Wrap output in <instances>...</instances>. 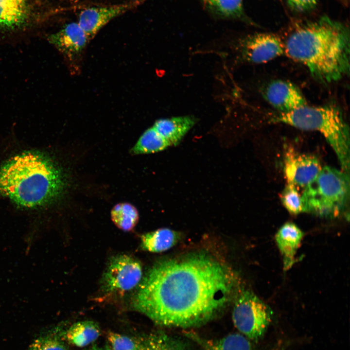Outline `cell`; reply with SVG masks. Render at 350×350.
<instances>
[{"label": "cell", "mask_w": 350, "mask_h": 350, "mask_svg": "<svg viewBox=\"0 0 350 350\" xmlns=\"http://www.w3.org/2000/svg\"><path fill=\"white\" fill-rule=\"evenodd\" d=\"M170 146L152 127L141 135L130 152L133 155L153 153L164 150Z\"/></svg>", "instance_id": "obj_20"}, {"label": "cell", "mask_w": 350, "mask_h": 350, "mask_svg": "<svg viewBox=\"0 0 350 350\" xmlns=\"http://www.w3.org/2000/svg\"><path fill=\"white\" fill-rule=\"evenodd\" d=\"M265 100L279 114L290 112L307 105L299 89L293 83L284 80H275L269 83L263 92Z\"/></svg>", "instance_id": "obj_11"}, {"label": "cell", "mask_w": 350, "mask_h": 350, "mask_svg": "<svg viewBox=\"0 0 350 350\" xmlns=\"http://www.w3.org/2000/svg\"><path fill=\"white\" fill-rule=\"evenodd\" d=\"M196 122L197 119L193 116H178L159 119L152 127L171 146H175Z\"/></svg>", "instance_id": "obj_15"}, {"label": "cell", "mask_w": 350, "mask_h": 350, "mask_svg": "<svg viewBox=\"0 0 350 350\" xmlns=\"http://www.w3.org/2000/svg\"><path fill=\"white\" fill-rule=\"evenodd\" d=\"M317 0H288L289 5L297 11H305L315 7Z\"/></svg>", "instance_id": "obj_26"}, {"label": "cell", "mask_w": 350, "mask_h": 350, "mask_svg": "<svg viewBox=\"0 0 350 350\" xmlns=\"http://www.w3.org/2000/svg\"><path fill=\"white\" fill-rule=\"evenodd\" d=\"M100 334L101 329L97 323L85 320L73 324L62 333V336L70 344L84 347L94 342Z\"/></svg>", "instance_id": "obj_18"}, {"label": "cell", "mask_w": 350, "mask_h": 350, "mask_svg": "<svg viewBox=\"0 0 350 350\" xmlns=\"http://www.w3.org/2000/svg\"><path fill=\"white\" fill-rule=\"evenodd\" d=\"M107 339L113 350H139L140 338L108 331Z\"/></svg>", "instance_id": "obj_24"}, {"label": "cell", "mask_w": 350, "mask_h": 350, "mask_svg": "<svg viewBox=\"0 0 350 350\" xmlns=\"http://www.w3.org/2000/svg\"><path fill=\"white\" fill-rule=\"evenodd\" d=\"M304 233L294 223L287 222L277 231L275 238L283 258L284 268H290L295 262V257Z\"/></svg>", "instance_id": "obj_14"}, {"label": "cell", "mask_w": 350, "mask_h": 350, "mask_svg": "<svg viewBox=\"0 0 350 350\" xmlns=\"http://www.w3.org/2000/svg\"><path fill=\"white\" fill-rule=\"evenodd\" d=\"M284 46V52L319 82L330 84L349 74V31L327 17L295 30Z\"/></svg>", "instance_id": "obj_2"}, {"label": "cell", "mask_w": 350, "mask_h": 350, "mask_svg": "<svg viewBox=\"0 0 350 350\" xmlns=\"http://www.w3.org/2000/svg\"><path fill=\"white\" fill-rule=\"evenodd\" d=\"M141 2V0H136L119 4L87 8L80 13L78 23L89 40L112 19L136 8Z\"/></svg>", "instance_id": "obj_10"}, {"label": "cell", "mask_w": 350, "mask_h": 350, "mask_svg": "<svg viewBox=\"0 0 350 350\" xmlns=\"http://www.w3.org/2000/svg\"><path fill=\"white\" fill-rule=\"evenodd\" d=\"M212 8L226 16H240L243 12L242 0H205Z\"/></svg>", "instance_id": "obj_25"}, {"label": "cell", "mask_w": 350, "mask_h": 350, "mask_svg": "<svg viewBox=\"0 0 350 350\" xmlns=\"http://www.w3.org/2000/svg\"><path fill=\"white\" fill-rule=\"evenodd\" d=\"M65 187L60 167L39 152L20 154L0 167V194L22 207L48 205L58 198Z\"/></svg>", "instance_id": "obj_3"}, {"label": "cell", "mask_w": 350, "mask_h": 350, "mask_svg": "<svg viewBox=\"0 0 350 350\" xmlns=\"http://www.w3.org/2000/svg\"><path fill=\"white\" fill-rule=\"evenodd\" d=\"M284 43L278 36L269 33L257 34L249 36L242 43L241 58L256 64L269 62L284 52Z\"/></svg>", "instance_id": "obj_8"}, {"label": "cell", "mask_w": 350, "mask_h": 350, "mask_svg": "<svg viewBox=\"0 0 350 350\" xmlns=\"http://www.w3.org/2000/svg\"><path fill=\"white\" fill-rule=\"evenodd\" d=\"M142 273L141 265L136 259L127 255L113 257L103 276L102 290L106 293L129 291L139 283Z\"/></svg>", "instance_id": "obj_7"}, {"label": "cell", "mask_w": 350, "mask_h": 350, "mask_svg": "<svg viewBox=\"0 0 350 350\" xmlns=\"http://www.w3.org/2000/svg\"><path fill=\"white\" fill-rule=\"evenodd\" d=\"M139 350H191L182 340L162 332H154L140 337Z\"/></svg>", "instance_id": "obj_19"}, {"label": "cell", "mask_w": 350, "mask_h": 350, "mask_svg": "<svg viewBox=\"0 0 350 350\" xmlns=\"http://www.w3.org/2000/svg\"><path fill=\"white\" fill-rule=\"evenodd\" d=\"M304 130L321 133L335 153L342 171L349 174L350 130L341 110L334 105H306L271 120Z\"/></svg>", "instance_id": "obj_4"}, {"label": "cell", "mask_w": 350, "mask_h": 350, "mask_svg": "<svg viewBox=\"0 0 350 350\" xmlns=\"http://www.w3.org/2000/svg\"><path fill=\"white\" fill-rule=\"evenodd\" d=\"M88 350H111L110 348L108 346L107 344H106L105 346L103 347H99L97 345H94L93 346L91 347L89 349H88Z\"/></svg>", "instance_id": "obj_27"}, {"label": "cell", "mask_w": 350, "mask_h": 350, "mask_svg": "<svg viewBox=\"0 0 350 350\" xmlns=\"http://www.w3.org/2000/svg\"><path fill=\"white\" fill-rule=\"evenodd\" d=\"M272 311L252 292L242 290L238 294L232 311L236 328L249 340L262 338L269 325Z\"/></svg>", "instance_id": "obj_6"}, {"label": "cell", "mask_w": 350, "mask_h": 350, "mask_svg": "<svg viewBox=\"0 0 350 350\" xmlns=\"http://www.w3.org/2000/svg\"><path fill=\"white\" fill-rule=\"evenodd\" d=\"M111 218L119 228L129 231L136 226L139 216L135 206L128 203H121L117 204L112 208Z\"/></svg>", "instance_id": "obj_21"}, {"label": "cell", "mask_w": 350, "mask_h": 350, "mask_svg": "<svg viewBox=\"0 0 350 350\" xmlns=\"http://www.w3.org/2000/svg\"><path fill=\"white\" fill-rule=\"evenodd\" d=\"M283 167L287 183L302 188L310 183L322 169L315 156L299 153L292 147L286 151Z\"/></svg>", "instance_id": "obj_9"}, {"label": "cell", "mask_w": 350, "mask_h": 350, "mask_svg": "<svg viewBox=\"0 0 350 350\" xmlns=\"http://www.w3.org/2000/svg\"><path fill=\"white\" fill-rule=\"evenodd\" d=\"M60 334L52 332L41 335L32 342L28 350H68Z\"/></svg>", "instance_id": "obj_23"}, {"label": "cell", "mask_w": 350, "mask_h": 350, "mask_svg": "<svg viewBox=\"0 0 350 350\" xmlns=\"http://www.w3.org/2000/svg\"><path fill=\"white\" fill-rule=\"evenodd\" d=\"M32 17L31 5L27 0H0V33L24 28Z\"/></svg>", "instance_id": "obj_13"}, {"label": "cell", "mask_w": 350, "mask_h": 350, "mask_svg": "<svg viewBox=\"0 0 350 350\" xmlns=\"http://www.w3.org/2000/svg\"><path fill=\"white\" fill-rule=\"evenodd\" d=\"M186 334L204 350H256L249 339L239 333L229 334L218 339H206L192 332Z\"/></svg>", "instance_id": "obj_16"}, {"label": "cell", "mask_w": 350, "mask_h": 350, "mask_svg": "<svg viewBox=\"0 0 350 350\" xmlns=\"http://www.w3.org/2000/svg\"><path fill=\"white\" fill-rule=\"evenodd\" d=\"M233 278L204 253L160 261L133 297L132 308L156 324L187 328L210 321L227 302Z\"/></svg>", "instance_id": "obj_1"}, {"label": "cell", "mask_w": 350, "mask_h": 350, "mask_svg": "<svg viewBox=\"0 0 350 350\" xmlns=\"http://www.w3.org/2000/svg\"><path fill=\"white\" fill-rule=\"evenodd\" d=\"M304 188L301 195L303 212L336 217L345 210L349 202V174L326 166Z\"/></svg>", "instance_id": "obj_5"}, {"label": "cell", "mask_w": 350, "mask_h": 350, "mask_svg": "<svg viewBox=\"0 0 350 350\" xmlns=\"http://www.w3.org/2000/svg\"><path fill=\"white\" fill-rule=\"evenodd\" d=\"M179 232L162 228L144 234L141 236L140 247L151 252H161L175 245L180 238Z\"/></svg>", "instance_id": "obj_17"}, {"label": "cell", "mask_w": 350, "mask_h": 350, "mask_svg": "<svg viewBox=\"0 0 350 350\" xmlns=\"http://www.w3.org/2000/svg\"><path fill=\"white\" fill-rule=\"evenodd\" d=\"M280 198L283 206L291 214H298L303 212L301 195L293 184L287 183Z\"/></svg>", "instance_id": "obj_22"}, {"label": "cell", "mask_w": 350, "mask_h": 350, "mask_svg": "<svg viewBox=\"0 0 350 350\" xmlns=\"http://www.w3.org/2000/svg\"><path fill=\"white\" fill-rule=\"evenodd\" d=\"M49 42L69 60L81 54L88 40L78 22L66 24L58 31L48 35Z\"/></svg>", "instance_id": "obj_12"}]
</instances>
